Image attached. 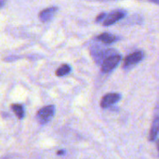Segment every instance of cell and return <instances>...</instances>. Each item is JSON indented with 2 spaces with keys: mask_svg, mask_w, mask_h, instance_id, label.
<instances>
[{
  "mask_svg": "<svg viewBox=\"0 0 159 159\" xmlns=\"http://www.w3.org/2000/svg\"><path fill=\"white\" fill-rule=\"evenodd\" d=\"M55 113V107L53 105H48L41 108L36 115V119L41 125H45L50 121Z\"/></svg>",
  "mask_w": 159,
  "mask_h": 159,
  "instance_id": "cell-2",
  "label": "cell"
},
{
  "mask_svg": "<svg viewBox=\"0 0 159 159\" xmlns=\"http://www.w3.org/2000/svg\"><path fill=\"white\" fill-rule=\"evenodd\" d=\"M12 110L14 111L15 115L17 116L18 118L21 119L24 116V111H23V106L20 105V104H13L11 106Z\"/></svg>",
  "mask_w": 159,
  "mask_h": 159,
  "instance_id": "cell-11",
  "label": "cell"
},
{
  "mask_svg": "<svg viewBox=\"0 0 159 159\" xmlns=\"http://www.w3.org/2000/svg\"><path fill=\"white\" fill-rule=\"evenodd\" d=\"M120 61H121V56L118 53H115V54L109 56L101 64L102 72V73H110V72H112L117 66V64L120 62Z\"/></svg>",
  "mask_w": 159,
  "mask_h": 159,
  "instance_id": "cell-3",
  "label": "cell"
},
{
  "mask_svg": "<svg viewBox=\"0 0 159 159\" xmlns=\"http://www.w3.org/2000/svg\"><path fill=\"white\" fill-rule=\"evenodd\" d=\"M115 53H116V51L110 48H103L98 46H94L91 48V55L98 64H102L104 60H106L109 56Z\"/></svg>",
  "mask_w": 159,
  "mask_h": 159,
  "instance_id": "cell-1",
  "label": "cell"
},
{
  "mask_svg": "<svg viewBox=\"0 0 159 159\" xmlns=\"http://www.w3.org/2000/svg\"><path fill=\"white\" fill-rule=\"evenodd\" d=\"M70 72H71L70 65H68V64H62V65H61L57 69L56 75H58V76H63V75H66L67 74H69Z\"/></svg>",
  "mask_w": 159,
  "mask_h": 159,
  "instance_id": "cell-10",
  "label": "cell"
},
{
  "mask_svg": "<svg viewBox=\"0 0 159 159\" xmlns=\"http://www.w3.org/2000/svg\"><path fill=\"white\" fill-rule=\"evenodd\" d=\"M159 133V114L156 115L153 123H152V127H151V130H150V135H149V140L150 141H155Z\"/></svg>",
  "mask_w": 159,
  "mask_h": 159,
  "instance_id": "cell-8",
  "label": "cell"
},
{
  "mask_svg": "<svg viewBox=\"0 0 159 159\" xmlns=\"http://www.w3.org/2000/svg\"><path fill=\"white\" fill-rule=\"evenodd\" d=\"M143 57H144V53L143 51H141V50L135 51L125 58L124 62H123V67L125 69L132 68L133 66L138 64L140 61H142Z\"/></svg>",
  "mask_w": 159,
  "mask_h": 159,
  "instance_id": "cell-4",
  "label": "cell"
},
{
  "mask_svg": "<svg viewBox=\"0 0 159 159\" xmlns=\"http://www.w3.org/2000/svg\"><path fill=\"white\" fill-rule=\"evenodd\" d=\"M157 151H158L159 153V140L157 142Z\"/></svg>",
  "mask_w": 159,
  "mask_h": 159,
  "instance_id": "cell-13",
  "label": "cell"
},
{
  "mask_svg": "<svg viewBox=\"0 0 159 159\" xmlns=\"http://www.w3.org/2000/svg\"><path fill=\"white\" fill-rule=\"evenodd\" d=\"M97 39L99 41H101L102 43L103 44H112L114 42H116L117 40V37L112 34H109V33H103V34H101L100 35L97 36Z\"/></svg>",
  "mask_w": 159,
  "mask_h": 159,
  "instance_id": "cell-9",
  "label": "cell"
},
{
  "mask_svg": "<svg viewBox=\"0 0 159 159\" xmlns=\"http://www.w3.org/2000/svg\"><path fill=\"white\" fill-rule=\"evenodd\" d=\"M153 3H155V4H159V1H152Z\"/></svg>",
  "mask_w": 159,
  "mask_h": 159,
  "instance_id": "cell-14",
  "label": "cell"
},
{
  "mask_svg": "<svg viewBox=\"0 0 159 159\" xmlns=\"http://www.w3.org/2000/svg\"><path fill=\"white\" fill-rule=\"evenodd\" d=\"M106 13H102V14H100L97 18H96V21H101L102 20H103V19H105V17H106Z\"/></svg>",
  "mask_w": 159,
  "mask_h": 159,
  "instance_id": "cell-12",
  "label": "cell"
},
{
  "mask_svg": "<svg viewBox=\"0 0 159 159\" xmlns=\"http://www.w3.org/2000/svg\"><path fill=\"white\" fill-rule=\"evenodd\" d=\"M126 15V12L124 10H116L113 11L109 14L106 15L105 19L103 20V26H110L114 23H116V21H118L119 20H121L122 18H124Z\"/></svg>",
  "mask_w": 159,
  "mask_h": 159,
  "instance_id": "cell-5",
  "label": "cell"
},
{
  "mask_svg": "<svg viewBox=\"0 0 159 159\" xmlns=\"http://www.w3.org/2000/svg\"><path fill=\"white\" fill-rule=\"evenodd\" d=\"M57 11H58V7H49L42 10L39 13V19L43 22L49 21L54 17V15H55V13Z\"/></svg>",
  "mask_w": 159,
  "mask_h": 159,
  "instance_id": "cell-7",
  "label": "cell"
},
{
  "mask_svg": "<svg viewBox=\"0 0 159 159\" xmlns=\"http://www.w3.org/2000/svg\"><path fill=\"white\" fill-rule=\"evenodd\" d=\"M120 99H121V95L118 93H108L102 97L101 103H100L101 107L102 108H108L111 105L119 102Z\"/></svg>",
  "mask_w": 159,
  "mask_h": 159,
  "instance_id": "cell-6",
  "label": "cell"
}]
</instances>
